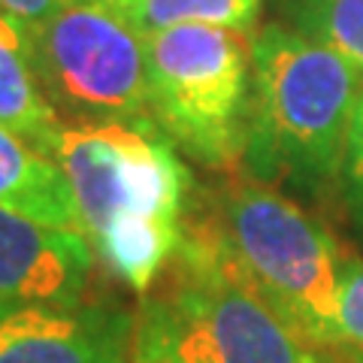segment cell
<instances>
[{"instance_id": "6da1fadb", "label": "cell", "mask_w": 363, "mask_h": 363, "mask_svg": "<svg viewBox=\"0 0 363 363\" xmlns=\"http://www.w3.org/2000/svg\"><path fill=\"white\" fill-rule=\"evenodd\" d=\"M52 161L70 185L97 257L140 294L169 267L185 230L191 176L155 118L64 124Z\"/></svg>"}, {"instance_id": "7a4b0ae2", "label": "cell", "mask_w": 363, "mask_h": 363, "mask_svg": "<svg viewBox=\"0 0 363 363\" xmlns=\"http://www.w3.org/2000/svg\"><path fill=\"white\" fill-rule=\"evenodd\" d=\"M136 363H327L233 269L212 215L185 218L169 276L133 318Z\"/></svg>"}, {"instance_id": "3957f363", "label": "cell", "mask_w": 363, "mask_h": 363, "mask_svg": "<svg viewBox=\"0 0 363 363\" xmlns=\"http://www.w3.org/2000/svg\"><path fill=\"white\" fill-rule=\"evenodd\" d=\"M252 64L245 169L309 194L336 188L363 73L330 45L281 25L255 37Z\"/></svg>"}, {"instance_id": "277c9868", "label": "cell", "mask_w": 363, "mask_h": 363, "mask_svg": "<svg viewBox=\"0 0 363 363\" xmlns=\"http://www.w3.org/2000/svg\"><path fill=\"white\" fill-rule=\"evenodd\" d=\"M233 269L306 342L333 351L339 272L345 255L330 230L264 185L224 188L212 212Z\"/></svg>"}, {"instance_id": "5b68a950", "label": "cell", "mask_w": 363, "mask_h": 363, "mask_svg": "<svg viewBox=\"0 0 363 363\" xmlns=\"http://www.w3.org/2000/svg\"><path fill=\"white\" fill-rule=\"evenodd\" d=\"M252 45L248 30L215 25H179L145 37L152 118L200 164H242L252 118Z\"/></svg>"}, {"instance_id": "8992f818", "label": "cell", "mask_w": 363, "mask_h": 363, "mask_svg": "<svg viewBox=\"0 0 363 363\" xmlns=\"http://www.w3.org/2000/svg\"><path fill=\"white\" fill-rule=\"evenodd\" d=\"M30 30L37 79L73 121L152 118L149 55L109 0H67Z\"/></svg>"}, {"instance_id": "52a82bcc", "label": "cell", "mask_w": 363, "mask_h": 363, "mask_svg": "<svg viewBox=\"0 0 363 363\" xmlns=\"http://www.w3.org/2000/svg\"><path fill=\"white\" fill-rule=\"evenodd\" d=\"M97 267L88 236L0 206V303L79 306Z\"/></svg>"}, {"instance_id": "ba28073f", "label": "cell", "mask_w": 363, "mask_h": 363, "mask_svg": "<svg viewBox=\"0 0 363 363\" xmlns=\"http://www.w3.org/2000/svg\"><path fill=\"white\" fill-rule=\"evenodd\" d=\"M133 318L104 303H0V363H124Z\"/></svg>"}, {"instance_id": "9c48e42d", "label": "cell", "mask_w": 363, "mask_h": 363, "mask_svg": "<svg viewBox=\"0 0 363 363\" xmlns=\"http://www.w3.org/2000/svg\"><path fill=\"white\" fill-rule=\"evenodd\" d=\"M0 206L82 233L76 200L61 167L6 124H0Z\"/></svg>"}, {"instance_id": "30bf717a", "label": "cell", "mask_w": 363, "mask_h": 363, "mask_svg": "<svg viewBox=\"0 0 363 363\" xmlns=\"http://www.w3.org/2000/svg\"><path fill=\"white\" fill-rule=\"evenodd\" d=\"M0 124H6L49 157L64 128L58 109L49 104L37 79L30 30L4 13H0Z\"/></svg>"}, {"instance_id": "8fae6325", "label": "cell", "mask_w": 363, "mask_h": 363, "mask_svg": "<svg viewBox=\"0 0 363 363\" xmlns=\"http://www.w3.org/2000/svg\"><path fill=\"white\" fill-rule=\"evenodd\" d=\"M140 33L179 25H215L248 30L260 13V0H109Z\"/></svg>"}, {"instance_id": "7c38bea8", "label": "cell", "mask_w": 363, "mask_h": 363, "mask_svg": "<svg viewBox=\"0 0 363 363\" xmlns=\"http://www.w3.org/2000/svg\"><path fill=\"white\" fill-rule=\"evenodd\" d=\"M294 30L330 45L363 73V0H279Z\"/></svg>"}, {"instance_id": "4fadbf2b", "label": "cell", "mask_w": 363, "mask_h": 363, "mask_svg": "<svg viewBox=\"0 0 363 363\" xmlns=\"http://www.w3.org/2000/svg\"><path fill=\"white\" fill-rule=\"evenodd\" d=\"M333 351H348L363 360V260H342L333 318Z\"/></svg>"}, {"instance_id": "5bb4252c", "label": "cell", "mask_w": 363, "mask_h": 363, "mask_svg": "<svg viewBox=\"0 0 363 363\" xmlns=\"http://www.w3.org/2000/svg\"><path fill=\"white\" fill-rule=\"evenodd\" d=\"M339 200L348 212V221L354 224V230L363 236V94L354 109L348 128V143H345V157L342 169H339Z\"/></svg>"}, {"instance_id": "9a60e30c", "label": "cell", "mask_w": 363, "mask_h": 363, "mask_svg": "<svg viewBox=\"0 0 363 363\" xmlns=\"http://www.w3.org/2000/svg\"><path fill=\"white\" fill-rule=\"evenodd\" d=\"M64 4L67 0H0V13L21 21L25 28H37Z\"/></svg>"}]
</instances>
